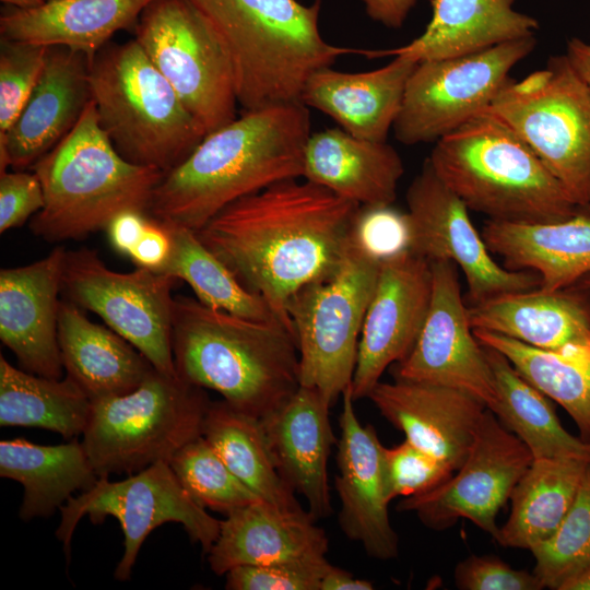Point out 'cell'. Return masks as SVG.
Listing matches in <instances>:
<instances>
[{
  "label": "cell",
  "instance_id": "60d3db41",
  "mask_svg": "<svg viewBox=\"0 0 590 590\" xmlns=\"http://www.w3.org/2000/svg\"><path fill=\"white\" fill-rule=\"evenodd\" d=\"M48 47L1 37L0 133L13 123L34 88L46 61Z\"/></svg>",
  "mask_w": 590,
  "mask_h": 590
},
{
  "label": "cell",
  "instance_id": "7c38bea8",
  "mask_svg": "<svg viewBox=\"0 0 590 590\" xmlns=\"http://www.w3.org/2000/svg\"><path fill=\"white\" fill-rule=\"evenodd\" d=\"M60 512L56 536L68 558L73 532L82 517L88 516L95 524L108 516L119 521L125 550L114 576L120 581L130 578L143 542L157 527L180 523L190 541L199 543L206 554L221 526L220 520L190 497L166 461L153 463L121 481L99 477L90 489L69 498Z\"/></svg>",
  "mask_w": 590,
  "mask_h": 590
},
{
  "label": "cell",
  "instance_id": "2e32d148",
  "mask_svg": "<svg viewBox=\"0 0 590 590\" xmlns=\"http://www.w3.org/2000/svg\"><path fill=\"white\" fill-rule=\"evenodd\" d=\"M411 252L433 261H451L462 270L470 304L502 294L540 287L531 271L499 266L475 229L469 209L436 175L428 160L406 191Z\"/></svg>",
  "mask_w": 590,
  "mask_h": 590
},
{
  "label": "cell",
  "instance_id": "ba28073f",
  "mask_svg": "<svg viewBox=\"0 0 590 590\" xmlns=\"http://www.w3.org/2000/svg\"><path fill=\"white\" fill-rule=\"evenodd\" d=\"M203 388L155 368L132 391L92 401L82 445L98 477L166 461L202 436Z\"/></svg>",
  "mask_w": 590,
  "mask_h": 590
},
{
  "label": "cell",
  "instance_id": "4dcf8cb0",
  "mask_svg": "<svg viewBox=\"0 0 590 590\" xmlns=\"http://www.w3.org/2000/svg\"><path fill=\"white\" fill-rule=\"evenodd\" d=\"M58 340L67 376L91 401L128 393L154 369L130 342L66 299L59 304Z\"/></svg>",
  "mask_w": 590,
  "mask_h": 590
},
{
  "label": "cell",
  "instance_id": "f1b7e54d",
  "mask_svg": "<svg viewBox=\"0 0 590 590\" xmlns=\"http://www.w3.org/2000/svg\"><path fill=\"white\" fill-rule=\"evenodd\" d=\"M481 235L505 268L536 273L542 290L573 286L590 273V216L580 211L556 222L488 220Z\"/></svg>",
  "mask_w": 590,
  "mask_h": 590
},
{
  "label": "cell",
  "instance_id": "5bb4252c",
  "mask_svg": "<svg viewBox=\"0 0 590 590\" xmlns=\"http://www.w3.org/2000/svg\"><path fill=\"white\" fill-rule=\"evenodd\" d=\"M535 43L529 36L467 56L417 63L392 128L396 139L415 145L436 142L456 130L491 104Z\"/></svg>",
  "mask_w": 590,
  "mask_h": 590
},
{
  "label": "cell",
  "instance_id": "836d02e7",
  "mask_svg": "<svg viewBox=\"0 0 590 590\" xmlns=\"http://www.w3.org/2000/svg\"><path fill=\"white\" fill-rule=\"evenodd\" d=\"M483 346L497 393L496 405L491 411L528 447L533 458L590 460V442L563 427L551 399L524 379L499 351Z\"/></svg>",
  "mask_w": 590,
  "mask_h": 590
},
{
  "label": "cell",
  "instance_id": "ffe728a7",
  "mask_svg": "<svg viewBox=\"0 0 590 590\" xmlns=\"http://www.w3.org/2000/svg\"><path fill=\"white\" fill-rule=\"evenodd\" d=\"M90 59L67 47H48L43 71L11 127L0 133V173L24 170L57 145L92 101Z\"/></svg>",
  "mask_w": 590,
  "mask_h": 590
},
{
  "label": "cell",
  "instance_id": "b9f144b4",
  "mask_svg": "<svg viewBox=\"0 0 590 590\" xmlns=\"http://www.w3.org/2000/svg\"><path fill=\"white\" fill-rule=\"evenodd\" d=\"M387 492L390 502L427 493L453 474L449 464L409 440L385 447Z\"/></svg>",
  "mask_w": 590,
  "mask_h": 590
},
{
  "label": "cell",
  "instance_id": "8d00e7d4",
  "mask_svg": "<svg viewBox=\"0 0 590 590\" xmlns=\"http://www.w3.org/2000/svg\"><path fill=\"white\" fill-rule=\"evenodd\" d=\"M477 341L499 351L520 375L562 405L590 442V347L542 350L509 337L473 329Z\"/></svg>",
  "mask_w": 590,
  "mask_h": 590
},
{
  "label": "cell",
  "instance_id": "277c9868",
  "mask_svg": "<svg viewBox=\"0 0 590 590\" xmlns=\"http://www.w3.org/2000/svg\"><path fill=\"white\" fill-rule=\"evenodd\" d=\"M226 46L243 111L300 102L308 78L356 49L328 43L320 33L321 1L188 0Z\"/></svg>",
  "mask_w": 590,
  "mask_h": 590
},
{
  "label": "cell",
  "instance_id": "d6a6232c",
  "mask_svg": "<svg viewBox=\"0 0 590 590\" xmlns=\"http://www.w3.org/2000/svg\"><path fill=\"white\" fill-rule=\"evenodd\" d=\"M590 460L533 458L512 489L497 543L531 551L550 539L569 510Z\"/></svg>",
  "mask_w": 590,
  "mask_h": 590
},
{
  "label": "cell",
  "instance_id": "4316f807",
  "mask_svg": "<svg viewBox=\"0 0 590 590\" xmlns=\"http://www.w3.org/2000/svg\"><path fill=\"white\" fill-rule=\"evenodd\" d=\"M515 0H430L433 14L424 32L409 44L361 50L369 58L403 57L415 63L467 56L534 36L539 23L512 9Z\"/></svg>",
  "mask_w": 590,
  "mask_h": 590
},
{
  "label": "cell",
  "instance_id": "1f68e13d",
  "mask_svg": "<svg viewBox=\"0 0 590 590\" xmlns=\"http://www.w3.org/2000/svg\"><path fill=\"white\" fill-rule=\"evenodd\" d=\"M0 475L22 484L19 516L25 521L50 517L74 492L90 489L99 479L78 438L60 445L1 440Z\"/></svg>",
  "mask_w": 590,
  "mask_h": 590
},
{
  "label": "cell",
  "instance_id": "bcb514c9",
  "mask_svg": "<svg viewBox=\"0 0 590 590\" xmlns=\"http://www.w3.org/2000/svg\"><path fill=\"white\" fill-rule=\"evenodd\" d=\"M44 204L43 187L34 172L0 174V233L22 226Z\"/></svg>",
  "mask_w": 590,
  "mask_h": 590
},
{
  "label": "cell",
  "instance_id": "f35d334b",
  "mask_svg": "<svg viewBox=\"0 0 590 590\" xmlns=\"http://www.w3.org/2000/svg\"><path fill=\"white\" fill-rule=\"evenodd\" d=\"M168 463L186 492L204 509L226 516L261 499L229 470L203 436L186 444Z\"/></svg>",
  "mask_w": 590,
  "mask_h": 590
},
{
  "label": "cell",
  "instance_id": "9a60e30c",
  "mask_svg": "<svg viewBox=\"0 0 590 590\" xmlns=\"http://www.w3.org/2000/svg\"><path fill=\"white\" fill-rule=\"evenodd\" d=\"M532 460L528 447L486 409L457 473L427 493L404 497L397 510L414 511L434 530L465 518L497 541V515Z\"/></svg>",
  "mask_w": 590,
  "mask_h": 590
},
{
  "label": "cell",
  "instance_id": "ab89813d",
  "mask_svg": "<svg viewBox=\"0 0 590 590\" xmlns=\"http://www.w3.org/2000/svg\"><path fill=\"white\" fill-rule=\"evenodd\" d=\"M533 573L545 588L562 587L590 567V462L578 493L554 534L531 550Z\"/></svg>",
  "mask_w": 590,
  "mask_h": 590
},
{
  "label": "cell",
  "instance_id": "f6af8a7d",
  "mask_svg": "<svg viewBox=\"0 0 590 590\" xmlns=\"http://www.w3.org/2000/svg\"><path fill=\"white\" fill-rule=\"evenodd\" d=\"M453 580L461 590H542L543 582L534 573L515 569L492 555H470L459 562Z\"/></svg>",
  "mask_w": 590,
  "mask_h": 590
},
{
  "label": "cell",
  "instance_id": "c3c4849f",
  "mask_svg": "<svg viewBox=\"0 0 590 590\" xmlns=\"http://www.w3.org/2000/svg\"><path fill=\"white\" fill-rule=\"evenodd\" d=\"M148 220V213L135 210L123 211L116 215L106 227L111 247L128 257L140 240Z\"/></svg>",
  "mask_w": 590,
  "mask_h": 590
},
{
  "label": "cell",
  "instance_id": "f907efd6",
  "mask_svg": "<svg viewBox=\"0 0 590 590\" xmlns=\"http://www.w3.org/2000/svg\"><path fill=\"white\" fill-rule=\"evenodd\" d=\"M374 586L366 579L355 577L353 574L330 566L321 579L320 590H371Z\"/></svg>",
  "mask_w": 590,
  "mask_h": 590
},
{
  "label": "cell",
  "instance_id": "603a6c76",
  "mask_svg": "<svg viewBox=\"0 0 590 590\" xmlns=\"http://www.w3.org/2000/svg\"><path fill=\"white\" fill-rule=\"evenodd\" d=\"M331 405L317 389L299 386L280 408L260 418L279 474L305 497L316 519L332 514L328 460L338 439L330 422Z\"/></svg>",
  "mask_w": 590,
  "mask_h": 590
},
{
  "label": "cell",
  "instance_id": "e0dca14e",
  "mask_svg": "<svg viewBox=\"0 0 590 590\" xmlns=\"http://www.w3.org/2000/svg\"><path fill=\"white\" fill-rule=\"evenodd\" d=\"M430 267L429 309L413 349L394 364V379L456 388L493 410L497 402L495 380L484 346L469 322L458 267L451 261H433Z\"/></svg>",
  "mask_w": 590,
  "mask_h": 590
},
{
  "label": "cell",
  "instance_id": "6da1fadb",
  "mask_svg": "<svg viewBox=\"0 0 590 590\" xmlns=\"http://www.w3.org/2000/svg\"><path fill=\"white\" fill-rule=\"evenodd\" d=\"M359 206L304 178H291L236 200L194 232L292 329L290 299L335 272Z\"/></svg>",
  "mask_w": 590,
  "mask_h": 590
},
{
  "label": "cell",
  "instance_id": "3957f363",
  "mask_svg": "<svg viewBox=\"0 0 590 590\" xmlns=\"http://www.w3.org/2000/svg\"><path fill=\"white\" fill-rule=\"evenodd\" d=\"M172 347L178 376L211 389L259 418L298 389L299 352L292 329L278 318L251 319L175 296Z\"/></svg>",
  "mask_w": 590,
  "mask_h": 590
},
{
  "label": "cell",
  "instance_id": "d6986e66",
  "mask_svg": "<svg viewBox=\"0 0 590 590\" xmlns=\"http://www.w3.org/2000/svg\"><path fill=\"white\" fill-rule=\"evenodd\" d=\"M354 402L349 385L342 394L335 455L339 526L346 538L361 543L368 556L389 560L398 557L399 538L388 514L385 446L374 426L361 424Z\"/></svg>",
  "mask_w": 590,
  "mask_h": 590
},
{
  "label": "cell",
  "instance_id": "11a10c76",
  "mask_svg": "<svg viewBox=\"0 0 590 590\" xmlns=\"http://www.w3.org/2000/svg\"><path fill=\"white\" fill-rule=\"evenodd\" d=\"M576 284L590 291V273L580 279Z\"/></svg>",
  "mask_w": 590,
  "mask_h": 590
},
{
  "label": "cell",
  "instance_id": "9c48e42d",
  "mask_svg": "<svg viewBox=\"0 0 590 590\" xmlns=\"http://www.w3.org/2000/svg\"><path fill=\"white\" fill-rule=\"evenodd\" d=\"M483 110L531 149L579 210L590 203V87L566 55L509 79Z\"/></svg>",
  "mask_w": 590,
  "mask_h": 590
},
{
  "label": "cell",
  "instance_id": "8992f818",
  "mask_svg": "<svg viewBox=\"0 0 590 590\" xmlns=\"http://www.w3.org/2000/svg\"><path fill=\"white\" fill-rule=\"evenodd\" d=\"M427 160L469 210L488 220L556 222L579 211L531 149L485 110L436 141Z\"/></svg>",
  "mask_w": 590,
  "mask_h": 590
},
{
  "label": "cell",
  "instance_id": "7bdbcfd3",
  "mask_svg": "<svg viewBox=\"0 0 590 590\" xmlns=\"http://www.w3.org/2000/svg\"><path fill=\"white\" fill-rule=\"evenodd\" d=\"M351 238L380 262L411 251L408 212L392 204L359 206L353 221Z\"/></svg>",
  "mask_w": 590,
  "mask_h": 590
},
{
  "label": "cell",
  "instance_id": "f546056e",
  "mask_svg": "<svg viewBox=\"0 0 590 590\" xmlns=\"http://www.w3.org/2000/svg\"><path fill=\"white\" fill-rule=\"evenodd\" d=\"M153 0H46L34 9L9 7L0 15L1 37L61 46L90 60L121 30H134Z\"/></svg>",
  "mask_w": 590,
  "mask_h": 590
},
{
  "label": "cell",
  "instance_id": "d4e9b609",
  "mask_svg": "<svg viewBox=\"0 0 590 590\" xmlns=\"http://www.w3.org/2000/svg\"><path fill=\"white\" fill-rule=\"evenodd\" d=\"M472 329L496 332L550 351L590 347V291L540 287L502 294L470 304Z\"/></svg>",
  "mask_w": 590,
  "mask_h": 590
},
{
  "label": "cell",
  "instance_id": "ee69618b",
  "mask_svg": "<svg viewBox=\"0 0 590 590\" xmlns=\"http://www.w3.org/2000/svg\"><path fill=\"white\" fill-rule=\"evenodd\" d=\"M331 564L324 557L270 565H244L225 574L227 590H320Z\"/></svg>",
  "mask_w": 590,
  "mask_h": 590
},
{
  "label": "cell",
  "instance_id": "816d5d0a",
  "mask_svg": "<svg viewBox=\"0 0 590 590\" xmlns=\"http://www.w3.org/2000/svg\"><path fill=\"white\" fill-rule=\"evenodd\" d=\"M565 55L577 74L590 87V44L577 37L570 38Z\"/></svg>",
  "mask_w": 590,
  "mask_h": 590
},
{
  "label": "cell",
  "instance_id": "ac0fdd59",
  "mask_svg": "<svg viewBox=\"0 0 590 590\" xmlns=\"http://www.w3.org/2000/svg\"><path fill=\"white\" fill-rule=\"evenodd\" d=\"M432 290L428 260L406 251L380 263L351 382L355 401L367 398L384 371L409 355L425 322Z\"/></svg>",
  "mask_w": 590,
  "mask_h": 590
},
{
  "label": "cell",
  "instance_id": "d590c367",
  "mask_svg": "<svg viewBox=\"0 0 590 590\" xmlns=\"http://www.w3.org/2000/svg\"><path fill=\"white\" fill-rule=\"evenodd\" d=\"M202 436L229 470L261 499L284 509H302L276 470L259 417L225 400L211 401Z\"/></svg>",
  "mask_w": 590,
  "mask_h": 590
},
{
  "label": "cell",
  "instance_id": "5b68a950",
  "mask_svg": "<svg viewBox=\"0 0 590 590\" xmlns=\"http://www.w3.org/2000/svg\"><path fill=\"white\" fill-rule=\"evenodd\" d=\"M45 204L30 221L32 233L48 243L81 239L106 229L128 210L148 213L164 173L118 153L88 103L74 128L33 165Z\"/></svg>",
  "mask_w": 590,
  "mask_h": 590
},
{
  "label": "cell",
  "instance_id": "e575fe53",
  "mask_svg": "<svg viewBox=\"0 0 590 590\" xmlns=\"http://www.w3.org/2000/svg\"><path fill=\"white\" fill-rule=\"evenodd\" d=\"M92 401L66 375L52 379L11 365L0 355V426L36 427L66 439L82 435Z\"/></svg>",
  "mask_w": 590,
  "mask_h": 590
},
{
  "label": "cell",
  "instance_id": "cb8c5ba5",
  "mask_svg": "<svg viewBox=\"0 0 590 590\" xmlns=\"http://www.w3.org/2000/svg\"><path fill=\"white\" fill-rule=\"evenodd\" d=\"M302 509H284L257 500L226 515L206 553L217 576L237 566L270 565L324 557L329 551L326 531Z\"/></svg>",
  "mask_w": 590,
  "mask_h": 590
},
{
  "label": "cell",
  "instance_id": "681fc988",
  "mask_svg": "<svg viewBox=\"0 0 590 590\" xmlns=\"http://www.w3.org/2000/svg\"><path fill=\"white\" fill-rule=\"evenodd\" d=\"M367 15L389 27L400 28L417 0H361Z\"/></svg>",
  "mask_w": 590,
  "mask_h": 590
},
{
  "label": "cell",
  "instance_id": "db71d44e",
  "mask_svg": "<svg viewBox=\"0 0 590 590\" xmlns=\"http://www.w3.org/2000/svg\"><path fill=\"white\" fill-rule=\"evenodd\" d=\"M1 2L17 9H34L43 5L46 0H1Z\"/></svg>",
  "mask_w": 590,
  "mask_h": 590
},
{
  "label": "cell",
  "instance_id": "8fae6325",
  "mask_svg": "<svg viewBox=\"0 0 590 590\" xmlns=\"http://www.w3.org/2000/svg\"><path fill=\"white\" fill-rule=\"evenodd\" d=\"M134 34L206 134L237 117L229 52L188 0H153L141 13Z\"/></svg>",
  "mask_w": 590,
  "mask_h": 590
},
{
  "label": "cell",
  "instance_id": "484cf974",
  "mask_svg": "<svg viewBox=\"0 0 590 590\" xmlns=\"http://www.w3.org/2000/svg\"><path fill=\"white\" fill-rule=\"evenodd\" d=\"M416 64L397 56L386 66L365 72L321 68L306 81L300 102L331 117L356 138L384 142L393 128Z\"/></svg>",
  "mask_w": 590,
  "mask_h": 590
},
{
  "label": "cell",
  "instance_id": "7dc6e473",
  "mask_svg": "<svg viewBox=\"0 0 590 590\" xmlns=\"http://www.w3.org/2000/svg\"><path fill=\"white\" fill-rule=\"evenodd\" d=\"M173 250L167 226L149 215L144 232L128 258L135 267L163 273Z\"/></svg>",
  "mask_w": 590,
  "mask_h": 590
},
{
  "label": "cell",
  "instance_id": "f5cc1de1",
  "mask_svg": "<svg viewBox=\"0 0 590 590\" xmlns=\"http://www.w3.org/2000/svg\"><path fill=\"white\" fill-rule=\"evenodd\" d=\"M560 590H590V567L567 581Z\"/></svg>",
  "mask_w": 590,
  "mask_h": 590
},
{
  "label": "cell",
  "instance_id": "52a82bcc",
  "mask_svg": "<svg viewBox=\"0 0 590 590\" xmlns=\"http://www.w3.org/2000/svg\"><path fill=\"white\" fill-rule=\"evenodd\" d=\"M88 78L101 128L133 164L165 174L206 135L135 38L104 46L90 61Z\"/></svg>",
  "mask_w": 590,
  "mask_h": 590
},
{
  "label": "cell",
  "instance_id": "74e56055",
  "mask_svg": "<svg viewBox=\"0 0 590 590\" xmlns=\"http://www.w3.org/2000/svg\"><path fill=\"white\" fill-rule=\"evenodd\" d=\"M164 224L172 236L173 250L163 273L188 283L196 298L212 308L251 319L278 318L262 297L240 284L193 229Z\"/></svg>",
  "mask_w": 590,
  "mask_h": 590
},
{
  "label": "cell",
  "instance_id": "30bf717a",
  "mask_svg": "<svg viewBox=\"0 0 590 590\" xmlns=\"http://www.w3.org/2000/svg\"><path fill=\"white\" fill-rule=\"evenodd\" d=\"M380 263L350 235L335 272L305 285L287 304L299 352V384L317 389L332 405L352 382Z\"/></svg>",
  "mask_w": 590,
  "mask_h": 590
},
{
  "label": "cell",
  "instance_id": "44dd1931",
  "mask_svg": "<svg viewBox=\"0 0 590 590\" xmlns=\"http://www.w3.org/2000/svg\"><path fill=\"white\" fill-rule=\"evenodd\" d=\"M66 249L57 246L33 263L0 271V339L20 368L60 379L59 294Z\"/></svg>",
  "mask_w": 590,
  "mask_h": 590
},
{
  "label": "cell",
  "instance_id": "7a4b0ae2",
  "mask_svg": "<svg viewBox=\"0 0 590 590\" xmlns=\"http://www.w3.org/2000/svg\"><path fill=\"white\" fill-rule=\"evenodd\" d=\"M310 134L309 108L302 102L243 111L208 133L182 163L163 175L148 214L197 231L236 200L302 178Z\"/></svg>",
  "mask_w": 590,
  "mask_h": 590
},
{
  "label": "cell",
  "instance_id": "9f6ffc18",
  "mask_svg": "<svg viewBox=\"0 0 590 590\" xmlns=\"http://www.w3.org/2000/svg\"><path fill=\"white\" fill-rule=\"evenodd\" d=\"M579 211L590 216V203L585 209H581Z\"/></svg>",
  "mask_w": 590,
  "mask_h": 590
},
{
  "label": "cell",
  "instance_id": "83f0119b",
  "mask_svg": "<svg viewBox=\"0 0 590 590\" xmlns=\"http://www.w3.org/2000/svg\"><path fill=\"white\" fill-rule=\"evenodd\" d=\"M404 173L401 156L387 143L356 138L342 128L311 133L302 178L361 206L392 204Z\"/></svg>",
  "mask_w": 590,
  "mask_h": 590
},
{
  "label": "cell",
  "instance_id": "4fadbf2b",
  "mask_svg": "<svg viewBox=\"0 0 590 590\" xmlns=\"http://www.w3.org/2000/svg\"><path fill=\"white\" fill-rule=\"evenodd\" d=\"M178 281L139 267L127 273L113 271L95 250L82 247L66 250L61 294L63 299L99 316L156 370L178 377L172 347V291Z\"/></svg>",
  "mask_w": 590,
  "mask_h": 590
},
{
  "label": "cell",
  "instance_id": "7402d4cb",
  "mask_svg": "<svg viewBox=\"0 0 590 590\" xmlns=\"http://www.w3.org/2000/svg\"><path fill=\"white\" fill-rule=\"evenodd\" d=\"M405 439L457 471L464 462L486 405L446 386L394 379L367 397Z\"/></svg>",
  "mask_w": 590,
  "mask_h": 590
}]
</instances>
